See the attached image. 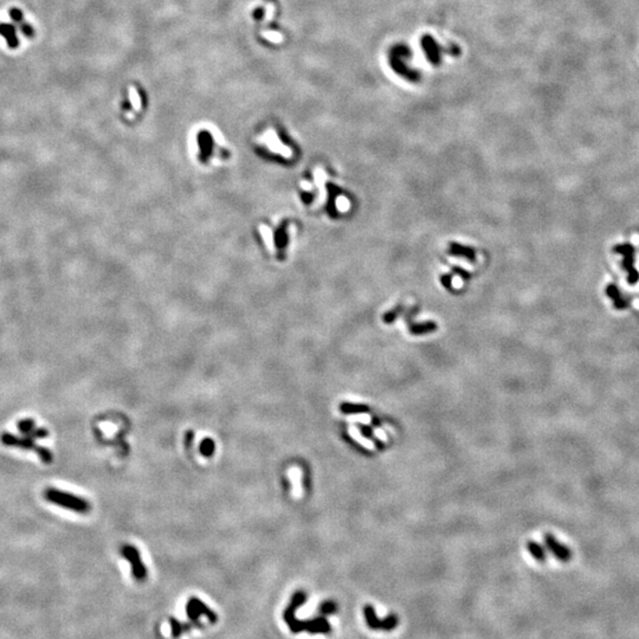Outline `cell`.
<instances>
[{
  "label": "cell",
  "instance_id": "obj_1",
  "mask_svg": "<svg viewBox=\"0 0 639 639\" xmlns=\"http://www.w3.org/2000/svg\"><path fill=\"white\" fill-rule=\"evenodd\" d=\"M44 497L46 501L59 506L65 509H70L78 514H86L90 510L89 502L84 498L76 496V495L65 493V491L49 488L44 491Z\"/></svg>",
  "mask_w": 639,
  "mask_h": 639
},
{
  "label": "cell",
  "instance_id": "obj_2",
  "mask_svg": "<svg viewBox=\"0 0 639 639\" xmlns=\"http://www.w3.org/2000/svg\"><path fill=\"white\" fill-rule=\"evenodd\" d=\"M0 440H2V443L6 445V446H13V447H19V449H23V450L36 451V452L38 453L39 458H41V460L46 464L51 463L53 460L51 451L46 449V447H42V446H38V445H36L32 438H30L28 436L19 437L12 433H3L2 436H0Z\"/></svg>",
  "mask_w": 639,
  "mask_h": 639
},
{
  "label": "cell",
  "instance_id": "obj_3",
  "mask_svg": "<svg viewBox=\"0 0 639 639\" xmlns=\"http://www.w3.org/2000/svg\"><path fill=\"white\" fill-rule=\"evenodd\" d=\"M287 625L293 633H300V632L306 631L312 634H327L332 631V626L324 615H319V617L308 619V620H300V619L294 618Z\"/></svg>",
  "mask_w": 639,
  "mask_h": 639
},
{
  "label": "cell",
  "instance_id": "obj_4",
  "mask_svg": "<svg viewBox=\"0 0 639 639\" xmlns=\"http://www.w3.org/2000/svg\"><path fill=\"white\" fill-rule=\"evenodd\" d=\"M363 615L366 620L367 626L372 630H380V631H392L399 624V618L396 614L387 615L385 619H380L376 613L373 605L367 604L363 607Z\"/></svg>",
  "mask_w": 639,
  "mask_h": 639
},
{
  "label": "cell",
  "instance_id": "obj_5",
  "mask_svg": "<svg viewBox=\"0 0 639 639\" xmlns=\"http://www.w3.org/2000/svg\"><path fill=\"white\" fill-rule=\"evenodd\" d=\"M186 614L191 624H193L195 626H200L199 618L202 615H205L211 623H216L218 620V615L211 610L204 601L197 597H192L189 599V601L186 604Z\"/></svg>",
  "mask_w": 639,
  "mask_h": 639
},
{
  "label": "cell",
  "instance_id": "obj_6",
  "mask_svg": "<svg viewBox=\"0 0 639 639\" xmlns=\"http://www.w3.org/2000/svg\"><path fill=\"white\" fill-rule=\"evenodd\" d=\"M411 56L410 50L406 48V46L399 45L396 46L392 51H391V65L392 68L396 70L398 73L403 75L406 78L411 79V81H416V79L419 78L418 76V72L414 71V70L410 69L409 66H406V63L405 61L409 59Z\"/></svg>",
  "mask_w": 639,
  "mask_h": 639
},
{
  "label": "cell",
  "instance_id": "obj_7",
  "mask_svg": "<svg viewBox=\"0 0 639 639\" xmlns=\"http://www.w3.org/2000/svg\"><path fill=\"white\" fill-rule=\"evenodd\" d=\"M121 554L132 566V573L135 580L145 581L147 578V568L143 564L138 548L132 544H125L121 548Z\"/></svg>",
  "mask_w": 639,
  "mask_h": 639
},
{
  "label": "cell",
  "instance_id": "obj_8",
  "mask_svg": "<svg viewBox=\"0 0 639 639\" xmlns=\"http://www.w3.org/2000/svg\"><path fill=\"white\" fill-rule=\"evenodd\" d=\"M544 543L548 548V551L554 555L561 563H568L572 558V552L568 547L561 543L557 540V537L552 534L544 535Z\"/></svg>",
  "mask_w": 639,
  "mask_h": 639
},
{
  "label": "cell",
  "instance_id": "obj_9",
  "mask_svg": "<svg viewBox=\"0 0 639 639\" xmlns=\"http://www.w3.org/2000/svg\"><path fill=\"white\" fill-rule=\"evenodd\" d=\"M617 252L623 253L624 256V262L623 265L625 269L627 270L628 273V282L630 283H635L639 280V273L635 271L634 266H633V255H634V249L631 245H620L618 246L617 249H614Z\"/></svg>",
  "mask_w": 639,
  "mask_h": 639
},
{
  "label": "cell",
  "instance_id": "obj_10",
  "mask_svg": "<svg viewBox=\"0 0 639 639\" xmlns=\"http://www.w3.org/2000/svg\"><path fill=\"white\" fill-rule=\"evenodd\" d=\"M307 601V593L303 591H297L295 593L293 594L292 599H290L289 604L286 607V610L283 611V619L286 623L290 621L292 619H294L296 617V612L301 606H303V604Z\"/></svg>",
  "mask_w": 639,
  "mask_h": 639
},
{
  "label": "cell",
  "instance_id": "obj_11",
  "mask_svg": "<svg viewBox=\"0 0 639 639\" xmlns=\"http://www.w3.org/2000/svg\"><path fill=\"white\" fill-rule=\"evenodd\" d=\"M18 430L24 436H28L32 438V439H42V438H46L49 436V431L46 429H43V427L36 429V424L32 419H23L19 421Z\"/></svg>",
  "mask_w": 639,
  "mask_h": 639
},
{
  "label": "cell",
  "instance_id": "obj_12",
  "mask_svg": "<svg viewBox=\"0 0 639 639\" xmlns=\"http://www.w3.org/2000/svg\"><path fill=\"white\" fill-rule=\"evenodd\" d=\"M421 44H423L425 55L429 58V61L433 64H438L440 62V46L430 36H425L421 41Z\"/></svg>",
  "mask_w": 639,
  "mask_h": 639
},
{
  "label": "cell",
  "instance_id": "obj_13",
  "mask_svg": "<svg viewBox=\"0 0 639 639\" xmlns=\"http://www.w3.org/2000/svg\"><path fill=\"white\" fill-rule=\"evenodd\" d=\"M527 550L531 554V557L537 561V563H544V561H546V552H544L543 547H542L541 544H538L537 542L528 541Z\"/></svg>",
  "mask_w": 639,
  "mask_h": 639
},
{
  "label": "cell",
  "instance_id": "obj_14",
  "mask_svg": "<svg viewBox=\"0 0 639 639\" xmlns=\"http://www.w3.org/2000/svg\"><path fill=\"white\" fill-rule=\"evenodd\" d=\"M289 477L293 486V495L295 497H301L302 495V486H301V470L297 468L289 469Z\"/></svg>",
  "mask_w": 639,
  "mask_h": 639
},
{
  "label": "cell",
  "instance_id": "obj_15",
  "mask_svg": "<svg viewBox=\"0 0 639 639\" xmlns=\"http://www.w3.org/2000/svg\"><path fill=\"white\" fill-rule=\"evenodd\" d=\"M340 411L344 414H355V413H364L369 412L370 407L362 404H353V403H342L340 405Z\"/></svg>",
  "mask_w": 639,
  "mask_h": 639
},
{
  "label": "cell",
  "instance_id": "obj_16",
  "mask_svg": "<svg viewBox=\"0 0 639 639\" xmlns=\"http://www.w3.org/2000/svg\"><path fill=\"white\" fill-rule=\"evenodd\" d=\"M169 625H170V631H172V635L174 638H179L184 632L189 631L195 626L193 624L180 623L178 619L175 618H169Z\"/></svg>",
  "mask_w": 639,
  "mask_h": 639
},
{
  "label": "cell",
  "instance_id": "obj_17",
  "mask_svg": "<svg viewBox=\"0 0 639 639\" xmlns=\"http://www.w3.org/2000/svg\"><path fill=\"white\" fill-rule=\"evenodd\" d=\"M434 329H437V324L433 322H425L419 324H412L410 327V333L413 335H423L426 333H432Z\"/></svg>",
  "mask_w": 639,
  "mask_h": 639
},
{
  "label": "cell",
  "instance_id": "obj_18",
  "mask_svg": "<svg viewBox=\"0 0 639 639\" xmlns=\"http://www.w3.org/2000/svg\"><path fill=\"white\" fill-rule=\"evenodd\" d=\"M607 294H608V296H610L611 299L613 300L614 306L617 307L618 309H623V308L627 307V303L625 302L623 299H621L620 293H619V290L614 286H608L607 287Z\"/></svg>",
  "mask_w": 639,
  "mask_h": 639
},
{
  "label": "cell",
  "instance_id": "obj_19",
  "mask_svg": "<svg viewBox=\"0 0 639 639\" xmlns=\"http://www.w3.org/2000/svg\"><path fill=\"white\" fill-rule=\"evenodd\" d=\"M337 611V605L335 601L333 600H327L323 601L322 604L320 605L319 607V613L320 615H330L334 614Z\"/></svg>",
  "mask_w": 639,
  "mask_h": 639
},
{
  "label": "cell",
  "instance_id": "obj_20",
  "mask_svg": "<svg viewBox=\"0 0 639 639\" xmlns=\"http://www.w3.org/2000/svg\"><path fill=\"white\" fill-rule=\"evenodd\" d=\"M215 449H216L215 441L211 439V438H206V439H204L202 441V444H200V452H202L203 456L205 457L212 456L213 452H215Z\"/></svg>",
  "mask_w": 639,
  "mask_h": 639
},
{
  "label": "cell",
  "instance_id": "obj_21",
  "mask_svg": "<svg viewBox=\"0 0 639 639\" xmlns=\"http://www.w3.org/2000/svg\"><path fill=\"white\" fill-rule=\"evenodd\" d=\"M360 431H361V432H362V433H363V436H364V437H367V438H370V439H371V440H373V441H376V443H377V444H379V446H380V449H383V447H384V443H383V441H381V440H379V439H377V438H376V437H374V434H373V432H372V430H371V429H370V427H367V426H364V425H361V427H360Z\"/></svg>",
  "mask_w": 639,
  "mask_h": 639
},
{
  "label": "cell",
  "instance_id": "obj_22",
  "mask_svg": "<svg viewBox=\"0 0 639 639\" xmlns=\"http://www.w3.org/2000/svg\"><path fill=\"white\" fill-rule=\"evenodd\" d=\"M130 99H132V102L134 107H135V109H140V98L138 93L134 89H130Z\"/></svg>",
  "mask_w": 639,
  "mask_h": 639
}]
</instances>
